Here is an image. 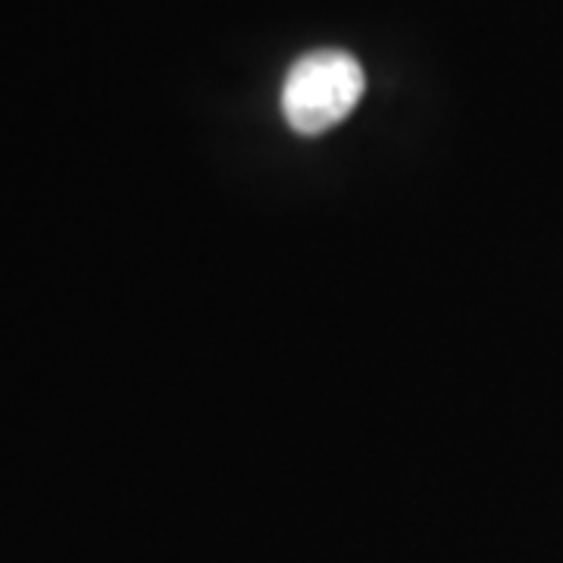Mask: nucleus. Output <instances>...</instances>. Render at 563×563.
<instances>
[{
    "label": "nucleus",
    "instance_id": "nucleus-1",
    "mask_svg": "<svg viewBox=\"0 0 563 563\" xmlns=\"http://www.w3.org/2000/svg\"><path fill=\"white\" fill-rule=\"evenodd\" d=\"M366 76L354 54L320 47L303 54L282 81V113L301 135L329 132L361 103Z\"/></svg>",
    "mask_w": 563,
    "mask_h": 563
}]
</instances>
